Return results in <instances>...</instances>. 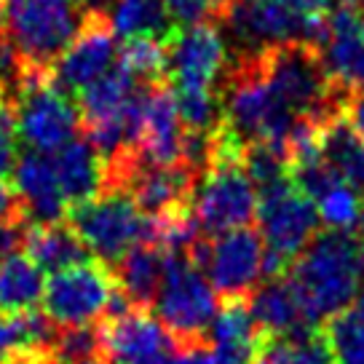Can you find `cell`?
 <instances>
[{
    "instance_id": "30bf717a",
    "label": "cell",
    "mask_w": 364,
    "mask_h": 364,
    "mask_svg": "<svg viewBox=\"0 0 364 364\" xmlns=\"http://www.w3.org/2000/svg\"><path fill=\"white\" fill-rule=\"evenodd\" d=\"M257 228L265 247L295 262L324 228L316 201L303 193L292 177L257 191Z\"/></svg>"
},
{
    "instance_id": "836d02e7",
    "label": "cell",
    "mask_w": 364,
    "mask_h": 364,
    "mask_svg": "<svg viewBox=\"0 0 364 364\" xmlns=\"http://www.w3.org/2000/svg\"><path fill=\"white\" fill-rule=\"evenodd\" d=\"M75 364H118V362L107 359V356H94V359H83V362H75Z\"/></svg>"
},
{
    "instance_id": "484cf974",
    "label": "cell",
    "mask_w": 364,
    "mask_h": 364,
    "mask_svg": "<svg viewBox=\"0 0 364 364\" xmlns=\"http://www.w3.org/2000/svg\"><path fill=\"white\" fill-rule=\"evenodd\" d=\"M118 65L126 68L139 83L169 78L166 70V41L161 38H126L118 48Z\"/></svg>"
},
{
    "instance_id": "d590c367",
    "label": "cell",
    "mask_w": 364,
    "mask_h": 364,
    "mask_svg": "<svg viewBox=\"0 0 364 364\" xmlns=\"http://www.w3.org/2000/svg\"><path fill=\"white\" fill-rule=\"evenodd\" d=\"M362 236H364V233H362Z\"/></svg>"
},
{
    "instance_id": "cb8c5ba5",
    "label": "cell",
    "mask_w": 364,
    "mask_h": 364,
    "mask_svg": "<svg viewBox=\"0 0 364 364\" xmlns=\"http://www.w3.org/2000/svg\"><path fill=\"white\" fill-rule=\"evenodd\" d=\"M316 206L324 228L332 230H362L364 228V196L351 182L335 180L316 196Z\"/></svg>"
},
{
    "instance_id": "52a82bcc",
    "label": "cell",
    "mask_w": 364,
    "mask_h": 364,
    "mask_svg": "<svg viewBox=\"0 0 364 364\" xmlns=\"http://www.w3.org/2000/svg\"><path fill=\"white\" fill-rule=\"evenodd\" d=\"M19 139L27 150L57 153L83 132L78 105L51 80V73L27 70L14 94Z\"/></svg>"
},
{
    "instance_id": "7402d4cb",
    "label": "cell",
    "mask_w": 364,
    "mask_h": 364,
    "mask_svg": "<svg viewBox=\"0 0 364 364\" xmlns=\"http://www.w3.org/2000/svg\"><path fill=\"white\" fill-rule=\"evenodd\" d=\"M332 364H364V289L321 324Z\"/></svg>"
},
{
    "instance_id": "d4e9b609",
    "label": "cell",
    "mask_w": 364,
    "mask_h": 364,
    "mask_svg": "<svg viewBox=\"0 0 364 364\" xmlns=\"http://www.w3.org/2000/svg\"><path fill=\"white\" fill-rule=\"evenodd\" d=\"M255 364H332L321 330L297 338H265Z\"/></svg>"
},
{
    "instance_id": "e0dca14e",
    "label": "cell",
    "mask_w": 364,
    "mask_h": 364,
    "mask_svg": "<svg viewBox=\"0 0 364 364\" xmlns=\"http://www.w3.org/2000/svg\"><path fill=\"white\" fill-rule=\"evenodd\" d=\"M118 289L134 308L153 311L166 276V252L153 241H142L113 268Z\"/></svg>"
},
{
    "instance_id": "5bb4252c",
    "label": "cell",
    "mask_w": 364,
    "mask_h": 364,
    "mask_svg": "<svg viewBox=\"0 0 364 364\" xmlns=\"http://www.w3.org/2000/svg\"><path fill=\"white\" fill-rule=\"evenodd\" d=\"M14 188L22 198L30 225L62 223L68 217V198L62 193L54 161L48 153L24 150L14 166Z\"/></svg>"
},
{
    "instance_id": "ffe728a7",
    "label": "cell",
    "mask_w": 364,
    "mask_h": 364,
    "mask_svg": "<svg viewBox=\"0 0 364 364\" xmlns=\"http://www.w3.org/2000/svg\"><path fill=\"white\" fill-rule=\"evenodd\" d=\"M46 289V271L27 255L14 252L0 260V314L19 316L38 311Z\"/></svg>"
},
{
    "instance_id": "4fadbf2b",
    "label": "cell",
    "mask_w": 364,
    "mask_h": 364,
    "mask_svg": "<svg viewBox=\"0 0 364 364\" xmlns=\"http://www.w3.org/2000/svg\"><path fill=\"white\" fill-rule=\"evenodd\" d=\"M201 185V171H196L191 164H136L129 174L124 191L132 193L142 215L159 217L177 209H191L196 191Z\"/></svg>"
},
{
    "instance_id": "8992f818",
    "label": "cell",
    "mask_w": 364,
    "mask_h": 364,
    "mask_svg": "<svg viewBox=\"0 0 364 364\" xmlns=\"http://www.w3.org/2000/svg\"><path fill=\"white\" fill-rule=\"evenodd\" d=\"M220 311L206 271L185 255H166V276L156 297L153 314L166 324L185 346H209V330Z\"/></svg>"
},
{
    "instance_id": "7c38bea8",
    "label": "cell",
    "mask_w": 364,
    "mask_h": 364,
    "mask_svg": "<svg viewBox=\"0 0 364 364\" xmlns=\"http://www.w3.org/2000/svg\"><path fill=\"white\" fill-rule=\"evenodd\" d=\"M228 65V48L217 24L180 27L166 38V70L174 86L217 89Z\"/></svg>"
},
{
    "instance_id": "2e32d148",
    "label": "cell",
    "mask_w": 364,
    "mask_h": 364,
    "mask_svg": "<svg viewBox=\"0 0 364 364\" xmlns=\"http://www.w3.org/2000/svg\"><path fill=\"white\" fill-rule=\"evenodd\" d=\"M51 161L70 206L91 201L105 191V161L83 132L62 150L51 153Z\"/></svg>"
},
{
    "instance_id": "ac0fdd59",
    "label": "cell",
    "mask_w": 364,
    "mask_h": 364,
    "mask_svg": "<svg viewBox=\"0 0 364 364\" xmlns=\"http://www.w3.org/2000/svg\"><path fill=\"white\" fill-rule=\"evenodd\" d=\"M139 80L115 62L113 70H107L97 83H91L86 91H80L75 105L80 113V126H97L107 121H126L132 97H134Z\"/></svg>"
},
{
    "instance_id": "4dcf8cb0",
    "label": "cell",
    "mask_w": 364,
    "mask_h": 364,
    "mask_svg": "<svg viewBox=\"0 0 364 364\" xmlns=\"http://www.w3.org/2000/svg\"><path fill=\"white\" fill-rule=\"evenodd\" d=\"M346 118L351 121V126L364 136V89H356L348 97V105H346Z\"/></svg>"
},
{
    "instance_id": "83f0119b",
    "label": "cell",
    "mask_w": 364,
    "mask_h": 364,
    "mask_svg": "<svg viewBox=\"0 0 364 364\" xmlns=\"http://www.w3.org/2000/svg\"><path fill=\"white\" fill-rule=\"evenodd\" d=\"M19 124H16V105L6 89H0V177L14 171L19 161Z\"/></svg>"
},
{
    "instance_id": "ba28073f",
    "label": "cell",
    "mask_w": 364,
    "mask_h": 364,
    "mask_svg": "<svg viewBox=\"0 0 364 364\" xmlns=\"http://www.w3.org/2000/svg\"><path fill=\"white\" fill-rule=\"evenodd\" d=\"M115 287V273L105 262L86 260L51 273L41 306L57 327H86L107 316Z\"/></svg>"
},
{
    "instance_id": "9c48e42d",
    "label": "cell",
    "mask_w": 364,
    "mask_h": 364,
    "mask_svg": "<svg viewBox=\"0 0 364 364\" xmlns=\"http://www.w3.org/2000/svg\"><path fill=\"white\" fill-rule=\"evenodd\" d=\"M265 239L257 225L233 228L215 239L206 236L193 260L201 265L220 300H244L262 282Z\"/></svg>"
},
{
    "instance_id": "8fae6325",
    "label": "cell",
    "mask_w": 364,
    "mask_h": 364,
    "mask_svg": "<svg viewBox=\"0 0 364 364\" xmlns=\"http://www.w3.org/2000/svg\"><path fill=\"white\" fill-rule=\"evenodd\" d=\"M118 33L110 14H86V22L65 48V54L51 65V80L68 97L78 100L80 91L102 78L118 62Z\"/></svg>"
},
{
    "instance_id": "5b68a950",
    "label": "cell",
    "mask_w": 364,
    "mask_h": 364,
    "mask_svg": "<svg viewBox=\"0 0 364 364\" xmlns=\"http://www.w3.org/2000/svg\"><path fill=\"white\" fill-rule=\"evenodd\" d=\"M65 220L75 228L94 260L105 262L110 271L136 244L148 241L150 233V217L142 215L132 193L124 188H110L91 201L70 206Z\"/></svg>"
},
{
    "instance_id": "e575fe53",
    "label": "cell",
    "mask_w": 364,
    "mask_h": 364,
    "mask_svg": "<svg viewBox=\"0 0 364 364\" xmlns=\"http://www.w3.org/2000/svg\"><path fill=\"white\" fill-rule=\"evenodd\" d=\"M3 9H6V0H0V27H3Z\"/></svg>"
},
{
    "instance_id": "d6986e66",
    "label": "cell",
    "mask_w": 364,
    "mask_h": 364,
    "mask_svg": "<svg viewBox=\"0 0 364 364\" xmlns=\"http://www.w3.org/2000/svg\"><path fill=\"white\" fill-rule=\"evenodd\" d=\"M318 153L341 180L364 188V136L351 126L346 113L318 124Z\"/></svg>"
},
{
    "instance_id": "1f68e13d",
    "label": "cell",
    "mask_w": 364,
    "mask_h": 364,
    "mask_svg": "<svg viewBox=\"0 0 364 364\" xmlns=\"http://www.w3.org/2000/svg\"><path fill=\"white\" fill-rule=\"evenodd\" d=\"M284 3L308 16H324L335 9V0H284Z\"/></svg>"
},
{
    "instance_id": "4316f807",
    "label": "cell",
    "mask_w": 364,
    "mask_h": 364,
    "mask_svg": "<svg viewBox=\"0 0 364 364\" xmlns=\"http://www.w3.org/2000/svg\"><path fill=\"white\" fill-rule=\"evenodd\" d=\"M174 30L196 24H220L228 0H164Z\"/></svg>"
},
{
    "instance_id": "f1b7e54d",
    "label": "cell",
    "mask_w": 364,
    "mask_h": 364,
    "mask_svg": "<svg viewBox=\"0 0 364 364\" xmlns=\"http://www.w3.org/2000/svg\"><path fill=\"white\" fill-rule=\"evenodd\" d=\"M27 230H30V223H27L24 217L3 220V223H0V260L14 255V252H19V247H24Z\"/></svg>"
},
{
    "instance_id": "603a6c76",
    "label": "cell",
    "mask_w": 364,
    "mask_h": 364,
    "mask_svg": "<svg viewBox=\"0 0 364 364\" xmlns=\"http://www.w3.org/2000/svg\"><path fill=\"white\" fill-rule=\"evenodd\" d=\"M118 38H161L166 41L174 33L169 14L164 0H115L113 11H110Z\"/></svg>"
},
{
    "instance_id": "d6a6232c",
    "label": "cell",
    "mask_w": 364,
    "mask_h": 364,
    "mask_svg": "<svg viewBox=\"0 0 364 364\" xmlns=\"http://www.w3.org/2000/svg\"><path fill=\"white\" fill-rule=\"evenodd\" d=\"M78 3L86 14H110L115 6V0H78Z\"/></svg>"
},
{
    "instance_id": "f546056e",
    "label": "cell",
    "mask_w": 364,
    "mask_h": 364,
    "mask_svg": "<svg viewBox=\"0 0 364 364\" xmlns=\"http://www.w3.org/2000/svg\"><path fill=\"white\" fill-rule=\"evenodd\" d=\"M16 217H24V204L19 193H16V188H14L11 182L6 180V177H0V223L3 220H16ZM30 223V220H27Z\"/></svg>"
},
{
    "instance_id": "6da1fadb",
    "label": "cell",
    "mask_w": 364,
    "mask_h": 364,
    "mask_svg": "<svg viewBox=\"0 0 364 364\" xmlns=\"http://www.w3.org/2000/svg\"><path fill=\"white\" fill-rule=\"evenodd\" d=\"M287 282L308 324L321 327L364 289V236L359 230H321L289 265Z\"/></svg>"
},
{
    "instance_id": "44dd1931",
    "label": "cell",
    "mask_w": 364,
    "mask_h": 364,
    "mask_svg": "<svg viewBox=\"0 0 364 364\" xmlns=\"http://www.w3.org/2000/svg\"><path fill=\"white\" fill-rule=\"evenodd\" d=\"M24 250L46 273H57L86 260H94L89 247L83 244L75 228L65 223H48V225H30Z\"/></svg>"
},
{
    "instance_id": "277c9868",
    "label": "cell",
    "mask_w": 364,
    "mask_h": 364,
    "mask_svg": "<svg viewBox=\"0 0 364 364\" xmlns=\"http://www.w3.org/2000/svg\"><path fill=\"white\" fill-rule=\"evenodd\" d=\"M233 41L230 57H250L289 41H308L318 48L327 41V14L308 16L284 0H228L217 24Z\"/></svg>"
},
{
    "instance_id": "9a60e30c",
    "label": "cell",
    "mask_w": 364,
    "mask_h": 364,
    "mask_svg": "<svg viewBox=\"0 0 364 364\" xmlns=\"http://www.w3.org/2000/svg\"><path fill=\"white\" fill-rule=\"evenodd\" d=\"M250 308L265 338H297L318 330L306 321L300 300L287 276L260 282V287L250 295Z\"/></svg>"
},
{
    "instance_id": "7a4b0ae2",
    "label": "cell",
    "mask_w": 364,
    "mask_h": 364,
    "mask_svg": "<svg viewBox=\"0 0 364 364\" xmlns=\"http://www.w3.org/2000/svg\"><path fill=\"white\" fill-rule=\"evenodd\" d=\"M265 78L276 97L295 115H308L314 121H327L346 113L353 91L332 78L324 54L316 43L289 41L260 51Z\"/></svg>"
},
{
    "instance_id": "3957f363",
    "label": "cell",
    "mask_w": 364,
    "mask_h": 364,
    "mask_svg": "<svg viewBox=\"0 0 364 364\" xmlns=\"http://www.w3.org/2000/svg\"><path fill=\"white\" fill-rule=\"evenodd\" d=\"M86 22L78 0H6L0 35L14 46L24 70L51 73Z\"/></svg>"
}]
</instances>
